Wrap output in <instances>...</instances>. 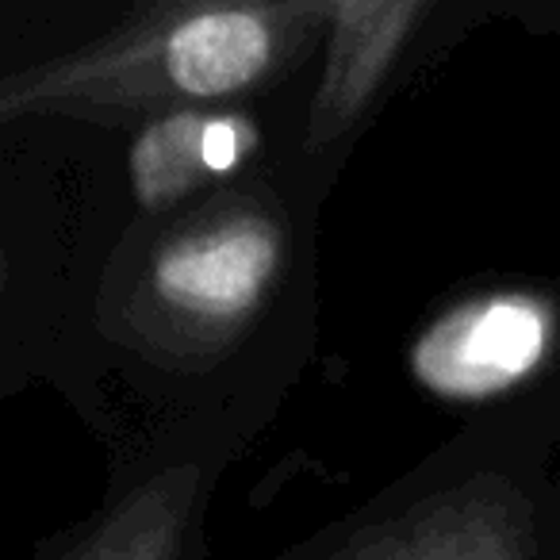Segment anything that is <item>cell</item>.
<instances>
[{
    "mask_svg": "<svg viewBox=\"0 0 560 560\" xmlns=\"http://www.w3.org/2000/svg\"><path fill=\"white\" fill-rule=\"evenodd\" d=\"M284 261V231L269 211L231 203L196 219L154 254L150 300L196 335H231L269 296Z\"/></svg>",
    "mask_w": 560,
    "mask_h": 560,
    "instance_id": "6da1fadb",
    "label": "cell"
},
{
    "mask_svg": "<svg viewBox=\"0 0 560 560\" xmlns=\"http://www.w3.org/2000/svg\"><path fill=\"white\" fill-rule=\"evenodd\" d=\"M557 307L534 292H491L445 312L419 335L411 369L422 388L480 404L518 388L557 346Z\"/></svg>",
    "mask_w": 560,
    "mask_h": 560,
    "instance_id": "7a4b0ae2",
    "label": "cell"
},
{
    "mask_svg": "<svg viewBox=\"0 0 560 560\" xmlns=\"http://www.w3.org/2000/svg\"><path fill=\"white\" fill-rule=\"evenodd\" d=\"M173 9L124 27L112 39L62 62L0 81V124L20 116H127L142 108H173L180 93L170 58Z\"/></svg>",
    "mask_w": 560,
    "mask_h": 560,
    "instance_id": "3957f363",
    "label": "cell"
},
{
    "mask_svg": "<svg viewBox=\"0 0 560 560\" xmlns=\"http://www.w3.org/2000/svg\"><path fill=\"white\" fill-rule=\"evenodd\" d=\"M330 560H534V511L503 476H472L361 534Z\"/></svg>",
    "mask_w": 560,
    "mask_h": 560,
    "instance_id": "277c9868",
    "label": "cell"
},
{
    "mask_svg": "<svg viewBox=\"0 0 560 560\" xmlns=\"http://www.w3.org/2000/svg\"><path fill=\"white\" fill-rule=\"evenodd\" d=\"M330 4H203L173 9L170 58L185 104L223 101L261 85Z\"/></svg>",
    "mask_w": 560,
    "mask_h": 560,
    "instance_id": "5b68a950",
    "label": "cell"
},
{
    "mask_svg": "<svg viewBox=\"0 0 560 560\" xmlns=\"http://www.w3.org/2000/svg\"><path fill=\"white\" fill-rule=\"evenodd\" d=\"M422 16L427 4L419 0L330 4V55L307 116L312 147H323L358 124Z\"/></svg>",
    "mask_w": 560,
    "mask_h": 560,
    "instance_id": "8992f818",
    "label": "cell"
},
{
    "mask_svg": "<svg viewBox=\"0 0 560 560\" xmlns=\"http://www.w3.org/2000/svg\"><path fill=\"white\" fill-rule=\"evenodd\" d=\"M257 142L249 119L177 108L150 119L131 147V185L142 208H165L203 180L246 162Z\"/></svg>",
    "mask_w": 560,
    "mask_h": 560,
    "instance_id": "52a82bcc",
    "label": "cell"
},
{
    "mask_svg": "<svg viewBox=\"0 0 560 560\" xmlns=\"http://www.w3.org/2000/svg\"><path fill=\"white\" fill-rule=\"evenodd\" d=\"M192 499L196 468H165L124 499L66 560H177Z\"/></svg>",
    "mask_w": 560,
    "mask_h": 560,
    "instance_id": "ba28073f",
    "label": "cell"
}]
</instances>
